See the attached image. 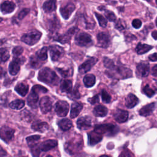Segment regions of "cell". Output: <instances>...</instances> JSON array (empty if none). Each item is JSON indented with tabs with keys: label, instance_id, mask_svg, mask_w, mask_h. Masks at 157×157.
Returning <instances> with one entry per match:
<instances>
[{
	"label": "cell",
	"instance_id": "36",
	"mask_svg": "<svg viewBox=\"0 0 157 157\" xmlns=\"http://www.w3.org/2000/svg\"><path fill=\"white\" fill-rule=\"evenodd\" d=\"M25 102L23 100L21 99H16L15 101H12L9 106L12 109H16V110H20L22 109L25 106Z\"/></svg>",
	"mask_w": 157,
	"mask_h": 157
},
{
	"label": "cell",
	"instance_id": "5",
	"mask_svg": "<svg viewBox=\"0 0 157 157\" xmlns=\"http://www.w3.org/2000/svg\"><path fill=\"white\" fill-rule=\"evenodd\" d=\"M41 36L42 34L40 32L34 30L23 35L21 40L28 45H33L40 40Z\"/></svg>",
	"mask_w": 157,
	"mask_h": 157
},
{
	"label": "cell",
	"instance_id": "13",
	"mask_svg": "<svg viewBox=\"0 0 157 157\" xmlns=\"http://www.w3.org/2000/svg\"><path fill=\"white\" fill-rule=\"evenodd\" d=\"M23 63V59L20 58H14V59L9 64V71L12 75H15L18 74L20 69V65Z\"/></svg>",
	"mask_w": 157,
	"mask_h": 157
},
{
	"label": "cell",
	"instance_id": "49",
	"mask_svg": "<svg viewBox=\"0 0 157 157\" xmlns=\"http://www.w3.org/2000/svg\"><path fill=\"white\" fill-rule=\"evenodd\" d=\"M29 11H30L29 9H28V8H26V9H23V10H21V11L20 12V13H18V18L19 20H22L25 17H26V16L28 14V13L29 12Z\"/></svg>",
	"mask_w": 157,
	"mask_h": 157
},
{
	"label": "cell",
	"instance_id": "4",
	"mask_svg": "<svg viewBox=\"0 0 157 157\" xmlns=\"http://www.w3.org/2000/svg\"><path fill=\"white\" fill-rule=\"evenodd\" d=\"M83 147V141L82 139H72L65 144L64 148L67 153L73 155L82 150Z\"/></svg>",
	"mask_w": 157,
	"mask_h": 157
},
{
	"label": "cell",
	"instance_id": "42",
	"mask_svg": "<svg viewBox=\"0 0 157 157\" xmlns=\"http://www.w3.org/2000/svg\"><path fill=\"white\" fill-rule=\"evenodd\" d=\"M126 25L124 20L121 19H118L115 24V27L116 29H117L119 31H122L126 28Z\"/></svg>",
	"mask_w": 157,
	"mask_h": 157
},
{
	"label": "cell",
	"instance_id": "34",
	"mask_svg": "<svg viewBox=\"0 0 157 157\" xmlns=\"http://www.w3.org/2000/svg\"><path fill=\"white\" fill-rule=\"evenodd\" d=\"M47 51L48 48L46 47H44L36 53L35 56L37 59H39L40 61L43 63L47 59Z\"/></svg>",
	"mask_w": 157,
	"mask_h": 157
},
{
	"label": "cell",
	"instance_id": "48",
	"mask_svg": "<svg viewBox=\"0 0 157 157\" xmlns=\"http://www.w3.org/2000/svg\"><path fill=\"white\" fill-rule=\"evenodd\" d=\"M32 90H33L34 91H36L37 93H46L47 92V89L45 88V87L41 86V85H36L35 86H34L32 88Z\"/></svg>",
	"mask_w": 157,
	"mask_h": 157
},
{
	"label": "cell",
	"instance_id": "7",
	"mask_svg": "<svg viewBox=\"0 0 157 157\" xmlns=\"http://www.w3.org/2000/svg\"><path fill=\"white\" fill-rule=\"evenodd\" d=\"M69 104L65 101H58L55 105V111L61 117L67 115L69 111Z\"/></svg>",
	"mask_w": 157,
	"mask_h": 157
},
{
	"label": "cell",
	"instance_id": "58",
	"mask_svg": "<svg viewBox=\"0 0 157 157\" xmlns=\"http://www.w3.org/2000/svg\"><path fill=\"white\" fill-rule=\"evenodd\" d=\"M77 157H87V156L85 154H79Z\"/></svg>",
	"mask_w": 157,
	"mask_h": 157
},
{
	"label": "cell",
	"instance_id": "31",
	"mask_svg": "<svg viewBox=\"0 0 157 157\" xmlns=\"http://www.w3.org/2000/svg\"><path fill=\"white\" fill-rule=\"evenodd\" d=\"M59 127L63 131H67L72 126V121L68 118H63L59 121L58 123Z\"/></svg>",
	"mask_w": 157,
	"mask_h": 157
},
{
	"label": "cell",
	"instance_id": "1",
	"mask_svg": "<svg viewBox=\"0 0 157 157\" xmlns=\"http://www.w3.org/2000/svg\"><path fill=\"white\" fill-rule=\"evenodd\" d=\"M104 65L108 69L107 71L109 72L108 74L111 77L126 78L132 76L131 69L123 66H115L113 61L107 57L104 58Z\"/></svg>",
	"mask_w": 157,
	"mask_h": 157
},
{
	"label": "cell",
	"instance_id": "12",
	"mask_svg": "<svg viewBox=\"0 0 157 157\" xmlns=\"http://www.w3.org/2000/svg\"><path fill=\"white\" fill-rule=\"evenodd\" d=\"M39 107L43 113L50 112L52 108V101L48 96L42 97L39 101Z\"/></svg>",
	"mask_w": 157,
	"mask_h": 157
},
{
	"label": "cell",
	"instance_id": "28",
	"mask_svg": "<svg viewBox=\"0 0 157 157\" xmlns=\"http://www.w3.org/2000/svg\"><path fill=\"white\" fill-rule=\"evenodd\" d=\"M108 112L107 107L102 105H98L96 106L93 109V114L96 117H105Z\"/></svg>",
	"mask_w": 157,
	"mask_h": 157
},
{
	"label": "cell",
	"instance_id": "3",
	"mask_svg": "<svg viewBox=\"0 0 157 157\" xmlns=\"http://www.w3.org/2000/svg\"><path fill=\"white\" fill-rule=\"evenodd\" d=\"M94 131L101 135L105 134L107 136H113L118 132V127L110 123L98 124L94 126Z\"/></svg>",
	"mask_w": 157,
	"mask_h": 157
},
{
	"label": "cell",
	"instance_id": "33",
	"mask_svg": "<svg viewBox=\"0 0 157 157\" xmlns=\"http://www.w3.org/2000/svg\"><path fill=\"white\" fill-rule=\"evenodd\" d=\"M152 46L147 45V44H144L142 43H139L136 47V51L137 52V54L139 55H142L144 53H145L148 52L149 50H150L152 48Z\"/></svg>",
	"mask_w": 157,
	"mask_h": 157
},
{
	"label": "cell",
	"instance_id": "47",
	"mask_svg": "<svg viewBox=\"0 0 157 157\" xmlns=\"http://www.w3.org/2000/svg\"><path fill=\"white\" fill-rule=\"evenodd\" d=\"M69 94H71V98L73 99H79L80 97V94L78 92V86L76 85L74 88V90H72V91Z\"/></svg>",
	"mask_w": 157,
	"mask_h": 157
},
{
	"label": "cell",
	"instance_id": "40",
	"mask_svg": "<svg viewBox=\"0 0 157 157\" xmlns=\"http://www.w3.org/2000/svg\"><path fill=\"white\" fill-rule=\"evenodd\" d=\"M56 70L59 73V74L63 77H68L72 75L73 71L72 69H64L62 68H56Z\"/></svg>",
	"mask_w": 157,
	"mask_h": 157
},
{
	"label": "cell",
	"instance_id": "2",
	"mask_svg": "<svg viewBox=\"0 0 157 157\" xmlns=\"http://www.w3.org/2000/svg\"><path fill=\"white\" fill-rule=\"evenodd\" d=\"M38 79L40 82L50 85H57L59 80L56 73L48 67H44L39 71Z\"/></svg>",
	"mask_w": 157,
	"mask_h": 157
},
{
	"label": "cell",
	"instance_id": "59",
	"mask_svg": "<svg viewBox=\"0 0 157 157\" xmlns=\"http://www.w3.org/2000/svg\"><path fill=\"white\" fill-rule=\"evenodd\" d=\"M99 157H109V156H107V155H101Z\"/></svg>",
	"mask_w": 157,
	"mask_h": 157
},
{
	"label": "cell",
	"instance_id": "57",
	"mask_svg": "<svg viewBox=\"0 0 157 157\" xmlns=\"http://www.w3.org/2000/svg\"><path fill=\"white\" fill-rule=\"evenodd\" d=\"M5 74H6V72H4V70L2 69V68H0V78L2 77Z\"/></svg>",
	"mask_w": 157,
	"mask_h": 157
},
{
	"label": "cell",
	"instance_id": "50",
	"mask_svg": "<svg viewBox=\"0 0 157 157\" xmlns=\"http://www.w3.org/2000/svg\"><path fill=\"white\" fill-rule=\"evenodd\" d=\"M88 101L92 105L95 104L96 103H98L99 101V95L96 94L94 95V96H93L92 98H90L88 99Z\"/></svg>",
	"mask_w": 157,
	"mask_h": 157
},
{
	"label": "cell",
	"instance_id": "11",
	"mask_svg": "<svg viewBox=\"0 0 157 157\" xmlns=\"http://www.w3.org/2000/svg\"><path fill=\"white\" fill-rule=\"evenodd\" d=\"M98 59L94 57L89 58L78 67V72L80 74H85L88 72L91 69V67L96 63Z\"/></svg>",
	"mask_w": 157,
	"mask_h": 157
},
{
	"label": "cell",
	"instance_id": "44",
	"mask_svg": "<svg viewBox=\"0 0 157 157\" xmlns=\"http://www.w3.org/2000/svg\"><path fill=\"white\" fill-rule=\"evenodd\" d=\"M144 93L149 98L152 97L155 94V91L150 87L148 85H147L143 88Z\"/></svg>",
	"mask_w": 157,
	"mask_h": 157
},
{
	"label": "cell",
	"instance_id": "17",
	"mask_svg": "<svg viewBox=\"0 0 157 157\" xmlns=\"http://www.w3.org/2000/svg\"><path fill=\"white\" fill-rule=\"evenodd\" d=\"M75 6L72 3H68L65 6L60 8V13L64 19H68L75 10Z\"/></svg>",
	"mask_w": 157,
	"mask_h": 157
},
{
	"label": "cell",
	"instance_id": "52",
	"mask_svg": "<svg viewBox=\"0 0 157 157\" xmlns=\"http://www.w3.org/2000/svg\"><path fill=\"white\" fill-rule=\"evenodd\" d=\"M119 157H131L130 152L127 150H124L121 153Z\"/></svg>",
	"mask_w": 157,
	"mask_h": 157
},
{
	"label": "cell",
	"instance_id": "20",
	"mask_svg": "<svg viewBox=\"0 0 157 157\" xmlns=\"http://www.w3.org/2000/svg\"><path fill=\"white\" fill-rule=\"evenodd\" d=\"M39 101V93L31 90V93L27 98V102L29 106L32 108H36Z\"/></svg>",
	"mask_w": 157,
	"mask_h": 157
},
{
	"label": "cell",
	"instance_id": "10",
	"mask_svg": "<svg viewBox=\"0 0 157 157\" xmlns=\"http://www.w3.org/2000/svg\"><path fill=\"white\" fill-rule=\"evenodd\" d=\"M98 45L101 48H107L110 43V36L105 32H101L97 35Z\"/></svg>",
	"mask_w": 157,
	"mask_h": 157
},
{
	"label": "cell",
	"instance_id": "15",
	"mask_svg": "<svg viewBox=\"0 0 157 157\" xmlns=\"http://www.w3.org/2000/svg\"><path fill=\"white\" fill-rule=\"evenodd\" d=\"M77 27H72L70 28L66 34H62V35H58L56 36V37L55 39L56 40L59 41L61 44H65L71 40L72 36L76 33L77 31Z\"/></svg>",
	"mask_w": 157,
	"mask_h": 157
},
{
	"label": "cell",
	"instance_id": "38",
	"mask_svg": "<svg viewBox=\"0 0 157 157\" xmlns=\"http://www.w3.org/2000/svg\"><path fill=\"white\" fill-rule=\"evenodd\" d=\"M10 57L9 50L6 48H0V63L6 61Z\"/></svg>",
	"mask_w": 157,
	"mask_h": 157
},
{
	"label": "cell",
	"instance_id": "6",
	"mask_svg": "<svg viewBox=\"0 0 157 157\" xmlns=\"http://www.w3.org/2000/svg\"><path fill=\"white\" fill-rule=\"evenodd\" d=\"M75 44L81 47L89 46L92 44L91 36L85 33H78L75 38Z\"/></svg>",
	"mask_w": 157,
	"mask_h": 157
},
{
	"label": "cell",
	"instance_id": "30",
	"mask_svg": "<svg viewBox=\"0 0 157 157\" xmlns=\"http://www.w3.org/2000/svg\"><path fill=\"white\" fill-rule=\"evenodd\" d=\"M29 86L24 83H20L15 87V90L21 96H25L28 92Z\"/></svg>",
	"mask_w": 157,
	"mask_h": 157
},
{
	"label": "cell",
	"instance_id": "55",
	"mask_svg": "<svg viewBox=\"0 0 157 157\" xmlns=\"http://www.w3.org/2000/svg\"><path fill=\"white\" fill-rule=\"evenodd\" d=\"M151 74L157 77V64H155L153 66V67L151 69Z\"/></svg>",
	"mask_w": 157,
	"mask_h": 157
},
{
	"label": "cell",
	"instance_id": "14",
	"mask_svg": "<svg viewBox=\"0 0 157 157\" xmlns=\"http://www.w3.org/2000/svg\"><path fill=\"white\" fill-rule=\"evenodd\" d=\"M77 128L82 131L87 130L91 126V119L89 116H83L77 121Z\"/></svg>",
	"mask_w": 157,
	"mask_h": 157
},
{
	"label": "cell",
	"instance_id": "23",
	"mask_svg": "<svg viewBox=\"0 0 157 157\" xmlns=\"http://www.w3.org/2000/svg\"><path fill=\"white\" fill-rule=\"evenodd\" d=\"M88 143L90 145H96V144L99 142L102 139V135L98 134L94 130L93 131L90 132L88 134Z\"/></svg>",
	"mask_w": 157,
	"mask_h": 157
},
{
	"label": "cell",
	"instance_id": "19",
	"mask_svg": "<svg viewBox=\"0 0 157 157\" xmlns=\"http://www.w3.org/2000/svg\"><path fill=\"white\" fill-rule=\"evenodd\" d=\"M113 116H114L115 120L117 122L120 123H122L127 121L128 118V112L124 110L117 109L115 112Z\"/></svg>",
	"mask_w": 157,
	"mask_h": 157
},
{
	"label": "cell",
	"instance_id": "29",
	"mask_svg": "<svg viewBox=\"0 0 157 157\" xmlns=\"http://www.w3.org/2000/svg\"><path fill=\"white\" fill-rule=\"evenodd\" d=\"M60 90L62 92L70 93L72 90V83L70 80H62L60 85Z\"/></svg>",
	"mask_w": 157,
	"mask_h": 157
},
{
	"label": "cell",
	"instance_id": "39",
	"mask_svg": "<svg viewBox=\"0 0 157 157\" xmlns=\"http://www.w3.org/2000/svg\"><path fill=\"white\" fill-rule=\"evenodd\" d=\"M42 63H43L42 61H40L39 59H37L35 55L32 56L31 57L30 66H31V67L34 68V69H37L42 66Z\"/></svg>",
	"mask_w": 157,
	"mask_h": 157
},
{
	"label": "cell",
	"instance_id": "45",
	"mask_svg": "<svg viewBox=\"0 0 157 157\" xmlns=\"http://www.w3.org/2000/svg\"><path fill=\"white\" fill-rule=\"evenodd\" d=\"M104 14L106 17V18L110 21H115L116 20V15L113 13V12H112L110 10H107V9H104Z\"/></svg>",
	"mask_w": 157,
	"mask_h": 157
},
{
	"label": "cell",
	"instance_id": "25",
	"mask_svg": "<svg viewBox=\"0 0 157 157\" xmlns=\"http://www.w3.org/2000/svg\"><path fill=\"white\" fill-rule=\"evenodd\" d=\"M139 99L134 94H129L125 99V105L129 109H132L139 103Z\"/></svg>",
	"mask_w": 157,
	"mask_h": 157
},
{
	"label": "cell",
	"instance_id": "54",
	"mask_svg": "<svg viewBox=\"0 0 157 157\" xmlns=\"http://www.w3.org/2000/svg\"><path fill=\"white\" fill-rule=\"evenodd\" d=\"M7 152L0 145V157H6Z\"/></svg>",
	"mask_w": 157,
	"mask_h": 157
},
{
	"label": "cell",
	"instance_id": "18",
	"mask_svg": "<svg viewBox=\"0 0 157 157\" xmlns=\"http://www.w3.org/2000/svg\"><path fill=\"white\" fill-rule=\"evenodd\" d=\"M58 145V142L54 139H49L42 142L39 146L40 151H47L53 148H55Z\"/></svg>",
	"mask_w": 157,
	"mask_h": 157
},
{
	"label": "cell",
	"instance_id": "63",
	"mask_svg": "<svg viewBox=\"0 0 157 157\" xmlns=\"http://www.w3.org/2000/svg\"><path fill=\"white\" fill-rule=\"evenodd\" d=\"M155 2H156V4L157 5V0H155Z\"/></svg>",
	"mask_w": 157,
	"mask_h": 157
},
{
	"label": "cell",
	"instance_id": "24",
	"mask_svg": "<svg viewBox=\"0 0 157 157\" xmlns=\"http://www.w3.org/2000/svg\"><path fill=\"white\" fill-rule=\"evenodd\" d=\"M155 103L151 102L150 104H147L145 106L142 107L139 110V114L141 116L147 117L151 114L155 108Z\"/></svg>",
	"mask_w": 157,
	"mask_h": 157
},
{
	"label": "cell",
	"instance_id": "43",
	"mask_svg": "<svg viewBox=\"0 0 157 157\" xmlns=\"http://www.w3.org/2000/svg\"><path fill=\"white\" fill-rule=\"evenodd\" d=\"M101 98L102 100L105 103H109L111 101V96L105 90L101 91Z\"/></svg>",
	"mask_w": 157,
	"mask_h": 157
},
{
	"label": "cell",
	"instance_id": "21",
	"mask_svg": "<svg viewBox=\"0 0 157 157\" xmlns=\"http://www.w3.org/2000/svg\"><path fill=\"white\" fill-rule=\"evenodd\" d=\"M15 9V4L12 1H5L0 6V10L3 13L12 12Z\"/></svg>",
	"mask_w": 157,
	"mask_h": 157
},
{
	"label": "cell",
	"instance_id": "46",
	"mask_svg": "<svg viewBox=\"0 0 157 157\" xmlns=\"http://www.w3.org/2000/svg\"><path fill=\"white\" fill-rule=\"evenodd\" d=\"M23 52V48L19 46L15 47L12 50V53L14 56V58H18L22 54Z\"/></svg>",
	"mask_w": 157,
	"mask_h": 157
},
{
	"label": "cell",
	"instance_id": "9",
	"mask_svg": "<svg viewBox=\"0 0 157 157\" xmlns=\"http://www.w3.org/2000/svg\"><path fill=\"white\" fill-rule=\"evenodd\" d=\"M14 132L15 131L12 128L4 126L0 129V138L6 143H9L13 139Z\"/></svg>",
	"mask_w": 157,
	"mask_h": 157
},
{
	"label": "cell",
	"instance_id": "62",
	"mask_svg": "<svg viewBox=\"0 0 157 157\" xmlns=\"http://www.w3.org/2000/svg\"><path fill=\"white\" fill-rule=\"evenodd\" d=\"M2 21V18H0V23Z\"/></svg>",
	"mask_w": 157,
	"mask_h": 157
},
{
	"label": "cell",
	"instance_id": "56",
	"mask_svg": "<svg viewBox=\"0 0 157 157\" xmlns=\"http://www.w3.org/2000/svg\"><path fill=\"white\" fill-rule=\"evenodd\" d=\"M151 36L155 40H157V31H153L151 33Z\"/></svg>",
	"mask_w": 157,
	"mask_h": 157
},
{
	"label": "cell",
	"instance_id": "26",
	"mask_svg": "<svg viewBox=\"0 0 157 157\" xmlns=\"http://www.w3.org/2000/svg\"><path fill=\"white\" fill-rule=\"evenodd\" d=\"M83 108V104L80 102H74L71 105L70 117L71 118H74L78 115Z\"/></svg>",
	"mask_w": 157,
	"mask_h": 157
},
{
	"label": "cell",
	"instance_id": "35",
	"mask_svg": "<svg viewBox=\"0 0 157 157\" xmlns=\"http://www.w3.org/2000/svg\"><path fill=\"white\" fill-rule=\"evenodd\" d=\"M40 136L39 135H33V136L27 137L26 141L30 148L37 145L38 144V142L40 140Z\"/></svg>",
	"mask_w": 157,
	"mask_h": 157
},
{
	"label": "cell",
	"instance_id": "8",
	"mask_svg": "<svg viewBox=\"0 0 157 157\" xmlns=\"http://www.w3.org/2000/svg\"><path fill=\"white\" fill-rule=\"evenodd\" d=\"M49 52L51 59L53 61H56L59 59L64 53V49L57 45L50 46L49 47Z\"/></svg>",
	"mask_w": 157,
	"mask_h": 157
},
{
	"label": "cell",
	"instance_id": "51",
	"mask_svg": "<svg viewBox=\"0 0 157 157\" xmlns=\"http://www.w3.org/2000/svg\"><path fill=\"white\" fill-rule=\"evenodd\" d=\"M132 25L134 28L138 29L142 25V21L139 19H134L132 22Z\"/></svg>",
	"mask_w": 157,
	"mask_h": 157
},
{
	"label": "cell",
	"instance_id": "27",
	"mask_svg": "<svg viewBox=\"0 0 157 157\" xmlns=\"http://www.w3.org/2000/svg\"><path fill=\"white\" fill-rule=\"evenodd\" d=\"M56 8V0H47L43 4V9L47 13L54 11Z\"/></svg>",
	"mask_w": 157,
	"mask_h": 157
},
{
	"label": "cell",
	"instance_id": "64",
	"mask_svg": "<svg viewBox=\"0 0 157 157\" xmlns=\"http://www.w3.org/2000/svg\"><path fill=\"white\" fill-rule=\"evenodd\" d=\"M145 1H148V2H150V0H145Z\"/></svg>",
	"mask_w": 157,
	"mask_h": 157
},
{
	"label": "cell",
	"instance_id": "41",
	"mask_svg": "<svg viewBox=\"0 0 157 157\" xmlns=\"http://www.w3.org/2000/svg\"><path fill=\"white\" fill-rule=\"evenodd\" d=\"M98 22H99V25L101 26V27H105L107 26V20L101 14L97 13V12H95L94 13Z\"/></svg>",
	"mask_w": 157,
	"mask_h": 157
},
{
	"label": "cell",
	"instance_id": "22",
	"mask_svg": "<svg viewBox=\"0 0 157 157\" xmlns=\"http://www.w3.org/2000/svg\"><path fill=\"white\" fill-rule=\"evenodd\" d=\"M31 128L35 131L44 132L48 129L49 126L46 122L36 121L32 124Z\"/></svg>",
	"mask_w": 157,
	"mask_h": 157
},
{
	"label": "cell",
	"instance_id": "60",
	"mask_svg": "<svg viewBox=\"0 0 157 157\" xmlns=\"http://www.w3.org/2000/svg\"><path fill=\"white\" fill-rule=\"evenodd\" d=\"M46 157H53V156H51V155H48V156H47Z\"/></svg>",
	"mask_w": 157,
	"mask_h": 157
},
{
	"label": "cell",
	"instance_id": "37",
	"mask_svg": "<svg viewBox=\"0 0 157 157\" xmlns=\"http://www.w3.org/2000/svg\"><path fill=\"white\" fill-rule=\"evenodd\" d=\"M48 28L50 31L57 30L59 28V23L56 17H53V18L50 20L48 22Z\"/></svg>",
	"mask_w": 157,
	"mask_h": 157
},
{
	"label": "cell",
	"instance_id": "16",
	"mask_svg": "<svg viewBox=\"0 0 157 157\" xmlns=\"http://www.w3.org/2000/svg\"><path fill=\"white\" fill-rule=\"evenodd\" d=\"M137 74L142 77H147L150 72L149 64L146 61H142L137 65Z\"/></svg>",
	"mask_w": 157,
	"mask_h": 157
},
{
	"label": "cell",
	"instance_id": "61",
	"mask_svg": "<svg viewBox=\"0 0 157 157\" xmlns=\"http://www.w3.org/2000/svg\"><path fill=\"white\" fill-rule=\"evenodd\" d=\"M156 21V25L157 26V17H156V21Z\"/></svg>",
	"mask_w": 157,
	"mask_h": 157
},
{
	"label": "cell",
	"instance_id": "32",
	"mask_svg": "<svg viewBox=\"0 0 157 157\" xmlns=\"http://www.w3.org/2000/svg\"><path fill=\"white\" fill-rule=\"evenodd\" d=\"M83 83L86 87H92L96 82V78L93 74H87L83 79Z\"/></svg>",
	"mask_w": 157,
	"mask_h": 157
},
{
	"label": "cell",
	"instance_id": "53",
	"mask_svg": "<svg viewBox=\"0 0 157 157\" xmlns=\"http://www.w3.org/2000/svg\"><path fill=\"white\" fill-rule=\"evenodd\" d=\"M148 58L151 61H157V53H153V54L150 55L149 56Z\"/></svg>",
	"mask_w": 157,
	"mask_h": 157
}]
</instances>
